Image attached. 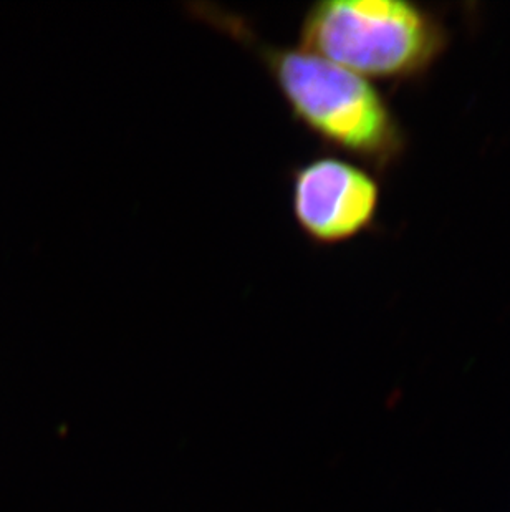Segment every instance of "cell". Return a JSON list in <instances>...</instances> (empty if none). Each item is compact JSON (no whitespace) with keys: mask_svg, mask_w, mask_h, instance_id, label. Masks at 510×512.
<instances>
[{"mask_svg":"<svg viewBox=\"0 0 510 512\" xmlns=\"http://www.w3.org/2000/svg\"><path fill=\"white\" fill-rule=\"evenodd\" d=\"M188 10L259 58L292 118L323 146L380 174L403 160L405 128L370 80L307 50L269 44L246 17L219 5L189 4Z\"/></svg>","mask_w":510,"mask_h":512,"instance_id":"6da1fadb","label":"cell"},{"mask_svg":"<svg viewBox=\"0 0 510 512\" xmlns=\"http://www.w3.org/2000/svg\"><path fill=\"white\" fill-rule=\"evenodd\" d=\"M300 45L366 80L411 82L448 50L449 32L433 10L406 0H323L300 22Z\"/></svg>","mask_w":510,"mask_h":512,"instance_id":"7a4b0ae2","label":"cell"},{"mask_svg":"<svg viewBox=\"0 0 510 512\" xmlns=\"http://www.w3.org/2000/svg\"><path fill=\"white\" fill-rule=\"evenodd\" d=\"M289 184L295 224L315 246H340L375 228L380 181L366 166L317 155L290 170Z\"/></svg>","mask_w":510,"mask_h":512,"instance_id":"3957f363","label":"cell"}]
</instances>
